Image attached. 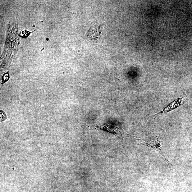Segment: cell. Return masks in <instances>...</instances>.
Listing matches in <instances>:
<instances>
[{
    "label": "cell",
    "mask_w": 192,
    "mask_h": 192,
    "mask_svg": "<svg viewBox=\"0 0 192 192\" xmlns=\"http://www.w3.org/2000/svg\"><path fill=\"white\" fill-rule=\"evenodd\" d=\"M95 129H101L109 131L115 134L118 138L123 137L125 136H126L127 135L130 136V135L126 133L121 128L112 126L107 125H103L101 126L96 127Z\"/></svg>",
    "instance_id": "obj_1"
}]
</instances>
